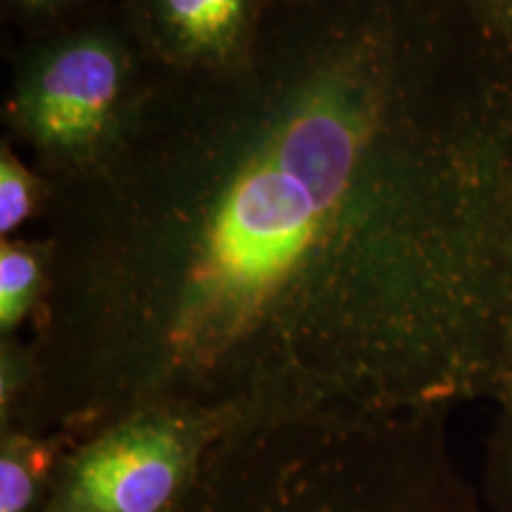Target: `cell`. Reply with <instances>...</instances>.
Instances as JSON below:
<instances>
[{
	"label": "cell",
	"instance_id": "cell-2",
	"mask_svg": "<svg viewBox=\"0 0 512 512\" xmlns=\"http://www.w3.org/2000/svg\"><path fill=\"white\" fill-rule=\"evenodd\" d=\"M126 57L102 36L64 43L19 91L15 119L24 136L69 164L88 162L124 110Z\"/></svg>",
	"mask_w": 512,
	"mask_h": 512
},
{
	"label": "cell",
	"instance_id": "cell-1",
	"mask_svg": "<svg viewBox=\"0 0 512 512\" xmlns=\"http://www.w3.org/2000/svg\"><path fill=\"white\" fill-rule=\"evenodd\" d=\"M138 95L62 195L53 264L178 366L373 335L420 392L512 387V83L389 0L252 29Z\"/></svg>",
	"mask_w": 512,
	"mask_h": 512
},
{
	"label": "cell",
	"instance_id": "cell-9",
	"mask_svg": "<svg viewBox=\"0 0 512 512\" xmlns=\"http://www.w3.org/2000/svg\"><path fill=\"white\" fill-rule=\"evenodd\" d=\"M505 256H508L510 285H512V200H510V211H508V228H505Z\"/></svg>",
	"mask_w": 512,
	"mask_h": 512
},
{
	"label": "cell",
	"instance_id": "cell-7",
	"mask_svg": "<svg viewBox=\"0 0 512 512\" xmlns=\"http://www.w3.org/2000/svg\"><path fill=\"white\" fill-rule=\"evenodd\" d=\"M34 494V470L31 465L5 451L0 463V512H24Z\"/></svg>",
	"mask_w": 512,
	"mask_h": 512
},
{
	"label": "cell",
	"instance_id": "cell-4",
	"mask_svg": "<svg viewBox=\"0 0 512 512\" xmlns=\"http://www.w3.org/2000/svg\"><path fill=\"white\" fill-rule=\"evenodd\" d=\"M162 36L190 62L235 55L252 34L254 0H147Z\"/></svg>",
	"mask_w": 512,
	"mask_h": 512
},
{
	"label": "cell",
	"instance_id": "cell-6",
	"mask_svg": "<svg viewBox=\"0 0 512 512\" xmlns=\"http://www.w3.org/2000/svg\"><path fill=\"white\" fill-rule=\"evenodd\" d=\"M38 202V181L22 162L3 150L0 157V233L8 235L29 219Z\"/></svg>",
	"mask_w": 512,
	"mask_h": 512
},
{
	"label": "cell",
	"instance_id": "cell-11",
	"mask_svg": "<svg viewBox=\"0 0 512 512\" xmlns=\"http://www.w3.org/2000/svg\"><path fill=\"white\" fill-rule=\"evenodd\" d=\"M17 3H22V5H48V3H53V0H17Z\"/></svg>",
	"mask_w": 512,
	"mask_h": 512
},
{
	"label": "cell",
	"instance_id": "cell-3",
	"mask_svg": "<svg viewBox=\"0 0 512 512\" xmlns=\"http://www.w3.org/2000/svg\"><path fill=\"white\" fill-rule=\"evenodd\" d=\"M185 448L178 427L150 418L83 453L60 512H159L174 494Z\"/></svg>",
	"mask_w": 512,
	"mask_h": 512
},
{
	"label": "cell",
	"instance_id": "cell-5",
	"mask_svg": "<svg viewBox=\"0 0 512 512\" xmlns=\"http://www.w3.org/2000/svg\"><path fill=\"white\" fill-rule=\"evenodd\" d=\"M41 256L31 247L3 242L0 249V323L3 330L22 320L43 285Z\"/></svg>",
	"mask_w": 512,
	"mask_h": 512
},
{
	"label": "cell",
	"instance_id": "cell-8",
	"mask_svg": "<svg viewBox=\"0 0 512 512\" xmlns=\"http://www.w3.org/2000/svg\"><path fill=\"white\" fill-rule=\"evenodd\" d=\"M494 8L498 12V19H501L505 34L512 41V0H494Z\"/></svg>",
	"mask_w": 512,
	"mask_h": 512
},
{
	"label": "cell",
	"instance_id": "cell-10",
	"mask_svg": "<svg viewBox=\"0 0 512 512\" xmlns=\"http://www.w3.org/2000/svg\"><path fill=\"white\" fill-rule=\"evenodd\" d=\"M512 392V389H510ZM505 467H508V477L512 484V413H510V425H508V437H505Z\"/></svg>",
	"mask_w": 512,
	"mask_h": 512
}]
</instances>
